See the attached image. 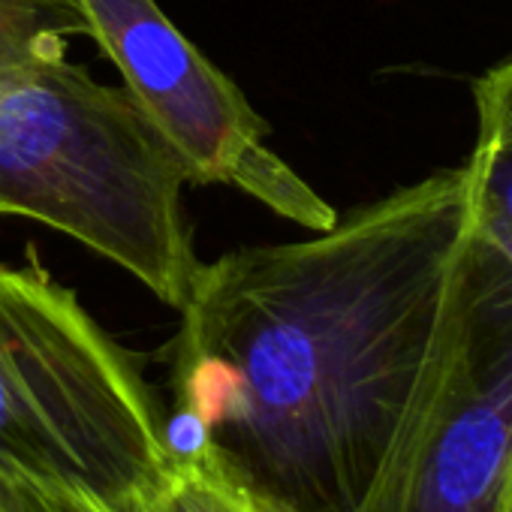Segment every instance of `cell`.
<instances>
[{
  "instance_id": "1",
  "label": "cell",
  "mask_w": 512,
  "mask_h": 512,
  "mask_svg": "<svg viewBox=\"0 0 512 512\" xmlns=\"http://www.w3.org/2000/svg\"><path fill=\"white\" fill-rule=\"evenodd\" d=\"M467 169H437L302 241L199 263L175 413L272 512H359L461 314Z\"/></svg>"
},
{
  "instance_id": "2",
  "label": "cell",
  "mask_w": 512,
  "mask_h": 512,
  "mask_svg": "<svg viewBox=\"0 0 512 512\" xmlns=\"http://www.w3.org/2000/svg\"><path fill=\"white\" fill-rule=\"evenodd\" d=\"M184 172L127 88L46 55L0 85V217L52 226L181 311L199 256Z\"/></svg>"
},
{
  "instance_id": "3",
  "label": "cell",
  "mask_w": 512,
  "mask_h": 512,
  "mask_svg": "<svg viewBox=\"0 0 512 512\" xmlns=\"http://www.w3.org/2000/svg\"><path fill=\"white\" fill-rule=\"evenodd\" d=\"M172 458L133 356L34 250L19 266L0 263V467L121 512Z\"/></svg>"
},
{
  "instance_id": "4",
  "label": "cell",
  "mask_w": 512,
  "mask_h": 512,
  "mask_svg": "<svg viewBox=\"0 0 512 512\" xmlns=\"http://www.w3.org/2000/svg\"><path fill=\"white\" fill-rule=\"evenodd\" d=\"M359 512H512V263L473 226L452 347Z\"/></svg>"
},
{
  "instance_id": "5",
  "label": "cell",
  "mask_w": 512,
  "mask_h": 512,
  "mask_svg": "<svg viewBox=\"0 0 512 512\" xmlns=\"http://www.w3.org/2000/svg\"><path fill=\"white\" fill-rule=\"evenodd\" d=\"M85 37L124 76V88L175 154L187 184H226L275 214L323 232L338 211L269 148V124L157 0H73Z\"/></svg>"
},
{
  "instance_id": "6",
  "label": "cell",
  "mask_w": 512,
  "mask_h": 512,
  "mask_svg": "<svg viewBox=\"0 0 512 512\" xmlns=\"http://www.w3.org/2000/svg\"><path fill=\"white\" fill-rule=\"evenodd\" d=\"M476 145L464 160L470 184V226L512 263V61L473 82Z\"/></svg>"
},
{
  "instance_id": "7",
  "label": "cell",
  "mask_w": 512,
  "mask_h": 512,
  "mask_svg": "<svg viewBox=\"0 0 512 512\" xmlns=\"http://www.w3.org/2000/svg\"><path fill=\"white\" fill-rule=\"evenodd\" d=\"M121 512H266L205 449L175 455L169 470Z\"/></svg>"
},
{
  "instance_id": "8",
  "label": "cell",
  "mask_w": 512,
  "mask_h": 512,
  "mask_svg": "<svg viewBox=\"0 0 512 512\" xmlns=\"http://www.w3.org/2000/svg\"><path fill=\"white\" fill-rule=\"evenodd\" d=\"M85 22L73 0H0V85L37 58L64 55Z\"/></svg>"
},
{
  "instance_id": "9",
  "label": "cell",
  "mask_w": 512,
  "mask_h": 512,
  "mask_svg": "<svg viewBox=\"0 0 512 512\" xmlns=\"http://www.w3.org/2000/svg\"><path fill=\"white\" fill-rule=\"evenodd\" d=\"M0 512H112L97 497L0 467Z\"/></svg>"
},
{
  "instance_id": "10",
  "label": "cell",
  "mask_w": 512,
  "mask_h": 512,
  "mask_svg": "<svg viewBox=\"0 0 512 512\" xmlns=\"http://www.w3.org/2000/svg\"><path fill=\"white\" fill-rule=\"evenodd\" d=\"M266 512H272V509H266Z\"/></svg>"
}]
</instances>
